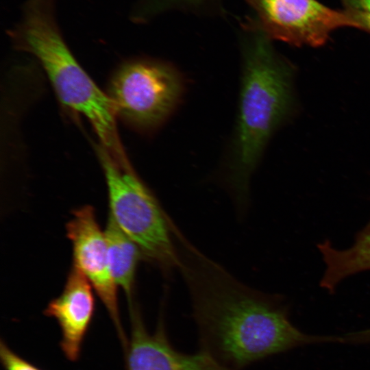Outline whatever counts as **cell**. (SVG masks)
<instances>
[{"label": "cell", "mask_w": 370, "mask_h": 370, "mask_svg": "<svg viewBox=\"0 0 370 370\" xmlns=\"http://www.w3.org/2000/svg\"><path fill=\"white\" fill-rule=\"evenodd\" d=\"M341 343L349 344L370 343V328L346 333L342 336Z\"/></svg>", "instance_id": "obj_14"}, {"label": "cell", "mask_w": 370, "mask_h": 370, "mask_svg": "<svg viewBox=\"0 0 370 370\" xmlns=\"http://www.w3.org/2000/svg\"><path fill=\"white\" fill-rule=\"evenodd\" d=\"M251 10L241 23L243 30L300 46L319 47L342 27L360 29L347 11L330 8L317 0H243Z\"/></svg>", "instance_id": "obj_6"}, {"label": "cell", "mask_w": 370, "mask_h": 370, "mask_svg": "<svg viewBox=\"0 0 370 370\" xmlns=\"http://www.w3.org/2000/svg\"><path fill=\"white\" fill-rule=\"evenodd\" d=\"M66 230L73 247V264L88 278L105 306L124 348L128 338L120 319L118 286L110 271L105 233L97 223L94 208L84 206L73 210Z\"/></svg>", "instance_id": "obj_7"}, {"label": "cell", "mask_w": 370, "mask_h": 370, "mask_svg": "<svg viewBox=\"0 0 370 370\" xmlns=\"http://www.w3.org/2000/svg\"><path fill=\"white\" fill-rule=\"evenodd\" d=\"M56 0H25L8 36L16 49L34 56L60 102L83 115L115 160L128 162L119 137L116 114L104 93L79 64L65 42L56 17Z\"/></svg>", "instance_id": "obj_3"}, {"label": "cell", "mask_w": 370, "mask_h": 370, "mask_svg": "<svg viewBox=\"0 0 370 370\" xmlns=\"http://www.w3.org/2000/svg\"><path fill=\"white\" fill-rule=\"evenodd\" d=\"M97 153L108 191L110 214L142 254L164 271L177 268L173 225L130 163L116 160L100 145Z\"/></svg>", "instance_id": "obj_4"}, {"label": "cell", "mask_w": 370, "mask_h": 370, "mask_svg": "<svg viewBox=\"0 0 370 370\" xmlns=\"http://www.w3.org/2000/svg\"><path fill=\"white\" fill-rule=\"evenodd\" d=\"M183 87L181 75L173 66L140 58L126 61L115 71L108 95L116 117L132 129L147 133L174 110Z\"/></svg>", "instance_id": "obj_5"}, {"label": "cell", "mask_w": 370, "mask_h": 370, "mask_svg": "<svg viewBox=\"0 0 370 370\" xmlns=\"http://www.w3.org/2000/svg\"><path fill=\"white\" fill-rule=\"evenodd\" d=\"M0 360L4 370H42L12 351L3 339L0 341Z\"/></svg>", "instance_id": "obj_13"}, {"label": "cell", "mask_w": 370, "mask_h": 370, "mask_svg": "<svg viewBox=\"0 0 370 370\" xmlns=\"http://www.w3.org/2000/svg\"><path fill=\"white\" fill-rule=\"evenodd\" d=\"M130 314L125 370H228L201 350L194 354L177 351L169 341L163 314L153 333L147 331L135 304L130 306Z\"/></svg>", "instance_id": "obj_8"}, {"label": "cell", "mask_w": 370, "mask_h": 370, "mask_svg": "<svg viewBox=\"0 0 370 370\" xmlns=\"http://www.w3.org/2000/svg\"><path fill=\"white\" fill-rule=\"evenodd\" d=\"M110 271L114 282L134 302L135 273L142 252L138 245L121 230L109 214L105 230Z\"/></svg>", "instance_id": "obj_11"}, {"label": "cell", "mask_w": 370, "mask_h": 370, "mask_svg": "<svg viewBox=\"0 0 370 370\" xmlns=\"http://www.w3.org/2000/svg\"><path fill=\"white\" fill-rule=\"evenodd\" d=\"M178 269L190 297L201 351L228 370L340 336L306 334L279 299L256 291L190 245L177 231Z\"/></svg>", "instance_id": "obj_1"}, {"label": "cell", "mask_w": 370, "mask_h": 370, "mask_svg": "<svg viewBox=\"0 0 370 370\" xmlns=\"http://www.w3.org/2000/svg\"><path fill=\"white\" fill-rule=\"evenodd\" d=\"M344 4L348 12L370 15V0H344Z\"/></svg>", "instance_id": "obj_15"}, {"label": "cell", "mask_w": 370, "mask_h": 370, "mask_svg": "<svg viewBox=\"0 0 370 370\" xmlns=\"http://www.w3.org/2000/svg\"><path fill=\"white\" fill-rule=\"evenodd\" d=\"M244 31L243 75L236 131L227 181L239 205L248 198L249 180L271 134L291 106V67L274 51L270 39Z\"/></svg>", "instance_id": "obj_2"}, {"label": "cell", "mask_w": 370, "mask_h": 370, "mask_svg": "<svg viewBox=\"0 0 370 370\" xmlns=\"http://www.w3.org/2000/svg\"><path fill=\"white\" fill-rule=\"evenodd\" d=\"M92 288L85 275L73 264L61 294L43 312L57 321L61 331V349L71 362L79 358L94 317L95 301Z\"/></svg>", "instance_id": "obj_9"}, {"label": "cell", "mask_w": 370, "mask_h": 370, "mask_svg": "<svg viewBox=\"0 0 370 370\" xmlns=\"http://www.w3.org/2000/svg\"><path fill=\"white\" fill-rule=\"evenodd\" d=\"M172 10L194 14L224 12L221 0H138L130 13V19L136 23H146Z\"/></svg>", "instance_id": "obj_12"}, {"label": "cell", "mask_w": 370, "mask_h": 370, "mask_svg": "<svg viewBox=\"0 0 370 370\" xmlns=\"http://www.w3.org/2000/svg\"><path fill=\"white\" fill-rule=\"evenodd\" d=\"M318 249L325 264L320 285L333 292L347 277L370 270V221L356 235L350 247L338 249L326 241L319 244Z\"/></svg>", "instance_id": "obj_10"}, {"label": "cell", "mask_w": 370, "mask_h": 370, "mask_svg": "<svg viewBox=\"0 0 370 370\" xmlns=\"http://www.w3.org/2000/svg\"><path fill=\"white\" fill-rule=\"evenodd\" d=\"M360 25V29L370 32V15L362 13H352Z\"/></svg>", "instance_id": "obj_16"}]
</instances>
